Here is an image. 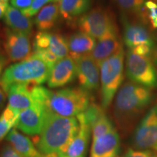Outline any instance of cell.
I'll return each instance as SVG.
<instances>
[{"label":"cell","mask_w":157,"mask_h":157,"mask_svg":"<svg viewBox=\"0 0 157 157\" xmlns=\"http://www.w3.org/2000/svg\"><path fill=\"white\" fill-rule=\"evenodd\" d=\"M78 130L76 117H60L46 110L42 130L34 145L44 157L57 156L67 148Z\"/></svg>","instance_id":"1"},{"label":"cell","mask_w":157,"mask_h":157,"mask_svg":"<svg viewBox=\"0 0 157 157\" xmlns=\"http://www.w3.org/2000/svg\"><path fill=\"white\" fill-rule=\"evenodd\" d=\"M35 103H39L47 111L64 117H76L90 106V93L81 87H69L52 91L42 86L33 87Z\"/></svg>","instance_id":"2"},{"label":"cell","mask_w":157,"mask_h":157,"mask_svg":"<svg viewBox=\"0 0 157 157\" xmlns=\"http://www.w3.org/2000/svg\"><path fill=\"white\" fill-rule=\"evenodd\" d=\"M153 99L149 88L127 82L119 88L115 98L113 112L116 121L123 130H127Z\"/></svg>","instance_id":"3"},{"label":"cell","mask_w":157,"mask_h":157,"mask_svg":"<svg viewBox=\"0 0 157 157\" xmlns=\"http://www.w3.org/2000/svg\"><path fill=\"white\" fill-rule=\"evenodd\" d=\"M52 66L32 53L25 60L5 68L1 78L2 89L6 93L13 84L40 86L48 81Z\"/></svg>","instance_id":"4"},{"label":"cell","mask_w":157,"mask_h":157,"mask_svg":"<svg viewBox=\"0 0 157 157\" xmlns=\"http://www.w3.org/2000/svg\"><path fill=\"white\" fill-rule=\"evenodd\" d=\"M124 50L122 48L100 65L101 106L106 109L112 103L124 80Z\"/></svg>","instance_id":"5"},{"label":"cell","mask_w":157,"mask_h":157,"mask_svg":"<svg viewBox=\"0 0 157 157\" xmlns=\"http://www.w3.org/2000/svg\"><path fill=\"white\" fill-rule=\"evenodd\" d=\"M126 74L129 81L149 88L157 87V71L150 57L127 52Z\"/></svg>","instance_id":"6"},{"label":"cell","mask_w":157,"mask_h":157,"mask_svg":"<svg viewBox=\"0 0 157 157\" xmlns=\"http://www.w3.org/2000/svg\"><path fill=\"white\" fill-rule=\"evenodd\" d=\"M78 25L81 32L98 39L117 31L111 13L102 7H96L84 14L78 20Z\"/></svg>","instance_id":"7"},{"label":"cell","mask_w":157,"mask_h":157,"mask_svg":"<svg viewBox=\"0 0 157 157\" xmlns=\"http://www.w3.org/2000/svg\"><path fill=\"white\" fill-rule=\"evenodd\" d=\"M157 145V105L151 108L135 129L132 137L133 148L150 150Z\"/></svg>","instance_id":"8"},{"label":"cell","mask_w":157,"mask_h":157,"mask_svg":"<svg viewBox=\"0 0 157 157\" xmlns=\"http://www.w3.org/2000/svg\"><path fill=\"white\" fill-rule=\"evenodd\" d=\"M46 109L41 104L35 103L32 106L21 111L16 128L30 136L39 135L44 122Z\"/></svg>","instance_id":"9"},{"label":"cell","mask_w":157,"mask_h":157,"mask_svg":"<svg viewBox=\"0 0 157 157\" xmlns=\"http://www.w3.org/2000/svg\"><path fill=\"white\" fill-rule=\"evenodd\" d=\"M75 62L80 87L89 93L97 90L101 81L99 66L90 55L82 57Z\"/></svg>","instance_id":"10"},{"label":"cell","mask_w":157,"mask_h":157,"mask_svg":"<svg viewBox=\"0 0 157 157\" xmlns=\"http://www.w3.org/2000/svg\"><path fill=\"white\" fill-rule=\"evenodd\" d=\"M29 36L12 30L6 31L4 48L7 58L10 61H22L32 54Z\"/></svg>","instance_id":"11"},{"label":"cell","mask_w":157,"mask_h":157,"mask_svg":"<svg viewBox=\"0 0 157 157\" xmlns=\"http://www.w3.org/2000/svg\"><path fill=\"white\" fill-rule=\"evenodd\" d=\"M76 76V62L67 56L60 59L53 65L47 82L50 88L60 87L73 82Z\"/></svg>","instance_id":"12"},{"label":"cell","mask_w":157,"mask_h":157,"mask_svg":"<svg viewBox=\"0 0 157 157\" xmlns=\"http://www.w3.org/2000/svg\"><path fill=\"white\" fill-rule=\"evenodd\" d=\"M34 49H46L51 51L59 59L68 55V41L62 35L48 31H39L34 39Z\"/></svg>","instance_id":"13"},{"label":"cell","mask_w":157,"mask_h":157,"mask_svg":"<svg viewBox=\"0 0 157 157\" xmlns=\"http://www.w3.org/2000/svg\"><path fill=\"white\" fill-rule=\"evenodd\" d=\"M77 119L79 123L77 135L63 151L57 156L50 157H86L92 129L87 122L81 119Z\"/></svg>","instance_id":"14"},{"label":"cell","mask_w":157,"mask_h":157,"mask_svg":"<svg viewBox=\"0 0 157 157\" xmlns=\"http://www.w3.org/2000/svg\"><path fill=\"white\" fill-rule=\"evenodd\" d=\"M120 137L114 128L97 140H93L90 157H119Z\"/></svg>","instance_id":"15"},{"label":"cell","mask_w":157,"mask_h":157,"mask_svg":"<svg viewBox=\"0 0 157 157\" xmlns=\"http://www.w3.org/2000/svg\"><path fill=\"white\" fill-rule=\"evenodd\" d=\"M34 85L26 84H13L6 91L8 105L16 111H22L35 103L32 90Z\"/></svg>","instance_id":"16"},{"label":"cell","mask_w":157,"mask_h":157,"mask_svg":"<svg viewBox=\"0 0 157 157\" xmlns=\"http://www.w3.org/2000/svg\"><path fill=\"white\" fill-rule=\"evenodd\" d=\"M124 23V42L129 49L142 44L154 47V40L145 25L130 23L126 18Z\"/></svg>","instance_id":"17"},{"label":"cell","mask_w":157,"mask_h":157,"mask_svg":"<svg viewBox=\"0 0 157 157\" xmlns=\"http://www.w3.org/2000/svg\"><path fill=\"white\" fill-rule=\"evenodd\" d=\"M117 31H113L98 39L90 56L100 67V65L122 48Z\"/></svg>","instance_id":"18"},{"label":"cell","mask_w":157,"mask_h":157,"mask_svg":"<svg viewBox=\"0 0 157 157\" xmlns=\"http://www.w3.org/2000/svg\"><path fill=\"white\" fill-rule=\"evenodd\" d=\"M96 44L95 39L83 32H78L68 40V56L74 61L91 53Z\"/></svg>","instance_id":"19"},{"label":"cell","mask_w":157,"mask_h":157,"mask_svg":"<svg viewBox=\"0 0 157 157\" xmlns=\"http://www.w3.org/2000/svg\"><path fill=\"white\" fill-rule=\"evenodd\" d=\"M4 21L12 31L27 36L31 34L33 27L32 20L13 6H9L7 8L4 16Z\"/></svg>","instance_id":"20"},{"label":"cell","mask_w":157,"mask_h":157,"mask_svg":"<svg viewBox=\"0 0 157 157\" xmlns=\"http://www.w3.org/2000/svg\"><path fill=\"white\" fill-rule=\"evenodd\" d=\"M6 139L22 157H44L37 150L34 143L16 129H12Z\"/></svg>","instance_id":"21"},{"label":"cell","mask_w":157,"mask_h":157,"mask_svg":"<svg viewBox=\"0 0 157 157\" xmlns=\"http://www.w3.org/2000/svg\"><path fill=\"white\" fill-rule=\"evenodd\" d=\"M59 10L62 17L71 21L79 15L85 14L91 5V0H60Z\"/></svg>","instance_id":"22"},{"label":"cell","mask_w":157,"mask_h":157,"mask_svg":"<svg viewBox=\"0 0 157 157\" xmlns=\"http://www.w3.org/2000/svg\"><path fill=\"white\" fill-rule=\"evenodd\" d=\"M60 14L58 3L53 2L45 5L37 13L34 19L36 28L41 31H47L56 24Z\"/></svg>","instance_id":"23"},{"label":"cell","mask_w":157,"mask_h":157,"mask_svg":"<svg viewBox=\"0 0 157 157\" xmlns=\"http://www.w3.org/2000/svg\"><path fill=\"white\" fill-rule=\"evenodd\" d=\"M20 113L21 111L12 109L9 105L2 113L0 116V142L7 136L13 127H16Z\"/></svg>","instance_id":"24"},{"label":"cell","mask_w":157,"mask_h":157,"mask_svg":"<svg viewBox=\"0 0 157 157\" xmlns=\"http://www.w3.org/2000/svg\"><path fill=\"white\" fill-rule=\"evenodd\" d=\"M115 127L109 117L103 113L92 127V135L93 140H97L103 135L113 130Z\"/></svg>","instance_id":"25"},{"label":"cell","mask_w":157,"mask_h":157,"mask_svg":"<svg viewBox=\"0 0 157 157\" xmlns=\"http://www.w3.org/2000/svg\"><path fill=\"white\" fill-rule=\"evenodd\" d=\"M119 8L128 14L140 17L145 3L148 0H114Z\"/></svg>","instance_id":"26"},{"label":"cell","mask_w":157,"mask_h":157,"mask_svg":"<svg viewBox=\"0 0 157 157\" xmlns=\"http://www.w3.org/2000/svg\"><path fill=\"white\" fill-rule=\"evenodd\" d=\"M140 18L143 21H148L150 23L151 27L154 30H157V2L148 0L145 3L142 13L140 15Z\"/></svg>","instance_id":"27"},{"label":"cell","mask_w":157,"mask_h":157,"mask_svg":"<svg viewBox=\"0 0 157 157\" xmlns=\"http://www.w3.org/2000/svg\"><path fill=\"white\" fill-rule=\"evenodd\" d=\"M53 1L54 0H34L30 7L28 9L22 10V13L29 17L34 16L47 4Z\"/></svg>","instance_id":"28"},{"label":"cell","mask_w":157,"mask_h":157,"mask_svg":"<svg viewBox=\"0 0 157 157\" xmlns=\"http://www.w3.org/2000/svg\"><path fill=\"white\" fill-rule=\"evenodd\" d=\"M121 157H157V152L156 151L129 148Z\"/></svg>","instance_id":"29"},{"label":"cell","mask_w":157,"mask_h":157,"mask_svg":"<svg viewBox=\"0 0 157 157\" xmlns=\"http://www.w3.org/2000/svg\"><path fill=\"white\" fill-rule=\"evenodd\" d=\"M129 50H130L132 52H134V53L136 55H138V56L150 57L151 58L153 47L149 46L148 44H142L135 47V48L132 49H129Z\"/></svg>","instance_id":"30"},{"label":"cell","mask_w":157,"mask_h":157,"mask_svg":"<svg viewBox=\"0 0 157 157\" xmlns=\"http://www.w3.org/2000/svg\"><path fill=\"white\" fill-rule=\"evenodd\" d=\"M33 1L34 0H10V3L11 6L22 11L28 9L31 5Z\"/></svg>","instance_id":"31"},{"label":"cell","mask_w":157,"mask_h":157,"mask_svg":"<svg viewBox=\"0 0 157 157\" xmlns=\"http://www.w3.org/2000/svg\"><path fill=\"white\" fill-rule=\"evenodd\" d=\"M0 157H22L17 153L10 144L4 146L1 151Z\"/></svg>","instance_id":"32"},{"label":"cell","mask_w":157,"mask_h":157,"mask_svg":"<svg viewBox=\"0 0 157 157\" xmlns=\"http://www.w3.org/2000/svg\"><path fill=\"white\" fill-rule=\"evenodd\" d=\"M8 63V58L5 55L0 52V87H1V78L5 71V68ZM2 88V87H1Z\"/></svg>","instance_id":"33"},{"label":"cell","mask_w":157,"mask_h":157,"mask_svg":"<svg viewBox=\"0 0 157 157\" xmlns=\"http://www.w3.org/2000/svg\"><path fill=\"white\" fill-rule=\"evenodd\" d=\"M9 0H0V19L5 16V14L9 7Z\"/></svg>","instance_id":"34"},{"label":"cell","mask_w":157,"mask_h":157,"mask_svg":"<svg viewBox=\"0 0 157 157\" xmlns=\"http://www.w3.org/2000/svg\"><path fill=\"white\" fill-rule=\"evenodd\" d=\"M151 58L152 61L154 63L155 66H157V44L154 45V47L153 48Z\"/></svg>","instance_id":"35"},{"label":"cell","mask_w":157,"mask_h":157,"mask_svg":"<svg viewBox=\"0 0 157 157\" xmlns=\"http://www.w3.org/2000/svg\"><path fill=\"white\" fill-rule=\"evenodd\" d=\"M6 101V95L5 91L0 87V110L2 109L4 105H5Z\"/></svg>","instance_id":"36"},{"label":"cell","mask_w":157,"mask_h":157,"mask_svg":"<svg viewBox=\"0 0 157 157\" xmlns=\"http://www.w3.org/2000/svg\"><path fill=\"white\" fill-rule=\"evenodd\" d=\"M154 40L157 43V30L156 31V32H155V34H154Z\"/></svg>","instance_id":"37"},{"label":"cell","mask_w":157,"mask_h":157,"mask_svg":"<svg viewBox=\"0 0 157 157\" xmlns=\"http://www.w3.org/2000/svg\"><path fill=\"white\" fill-rule=\"evenodd\" d=\"M59 1H60V0H54V1H53V2H56V3H58Z\"/></svg>","instance_id":"38"},{"label":"cell","mask_w":157,"mask_h":157,"mask_svg":"<svg viewBox=\"0 0 157 157\" xmlns=\"http://www.w3.org/2000/svg\"><path fill=\"white\" fill-rule=\"evenodd\" d=\"M154 150L156 151L157 152V145H156V147H155V148H154Z\"/></svg>","instance_id":"39"},{"label":"cell","mask_w":157,"mask_h":157,"mask_svg":"<svg viewBox=\"0 0 157 157\" xmlns=\"http://www.w3.org/2000/svg\"><path fill=\"white\" fill-rule=\"evenodd\" d=\"M156 2H157V0H156Z\"/></svg>","instance_id":"40"}]
</instances>
